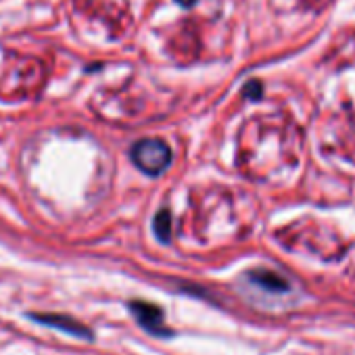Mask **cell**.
Instances as JSON below:
<instances>
[{
    "label": "cell",
    "mask_w": 355,
    "mask_h": 355,
    "mask_svg": "<svg viewBox=\"0 0 355 355\" xmlns=\"http://www.w3.org/2000/svg\"><path fill=\"white\" fill-rule=\"evenodd\" d=\"M249 280L253 284L270 291V293H284V291H288V282L282 276H278L276 272H270V270H255V272L249 274Z\"/></svg>",
    "instance_id": "277c9868"
},
{
    "label": "cell",
    "mask_w": 355,
    "mask_h": 355,
    "mask_svg": "<svg viewBox=\"0 0 355 355\" xmlns=\"http://www.w3.org/2000/svg\"><path fill=\"white\" fill-rule=\"evenodd\" d=\"M175 3H178V5H182V7H193V5L197 3V0H175Z\"/></svg>",
    "instance_id": "52a82bcc"
},
{
    "label": "cell",
    "mask_w": 355,
    "mask_h": 355,
    "mask_svg": "<svg viewBox=\"0 0 355 355\" xmlns=\"http://www.w3.org/2000/svg\"><path fill=\"white\" fill-rule=\"evenodd\" d=\"M130 157H132L134 165L146 175H161L171 163V150L161 138L138 140L132 146Z\"/></svg>",
    "instance_id": "6da1fadb"
},
{
    "label": "cell",
    "mask_w": 355,
    "mask_h": 355,
    "mask_svg": "<svg viewBox=\"0 0 355 355\" xmlns=\"http://www.w3.org/2000/svg\"><path fill=\"white\" fill-rule=\"evenodd\" d=\"M30 320L36 322V324L49 326V328L61 330L65 334H71L76 338H84V340H92L94 338L92 330L86 324H82L76 318H71V315H63V313H30Z\"/></svg>",
    "instance_id": "3957f363"
},
{
    "label": "cell",
    "mask_w": 355,
    "mask_h": 355,
    "mask_svg": "<svg viewBox=\"0 0 355 355\" xmlns=\"http://www.w3.org/2000/svg\"><path fill=\"white\" fill-rule=\"evenodd\" d=\"M153 230L159 243H169L171 241V216L167 209H161L155 220H153Z\"/></svg>",
    "instance_id": "5b68a950"
},
{
    "label": "cell",
    "mask_w": 355,
    "mask_h": 355,
    "mask_svg": "<svg viewBox=\"0 0 355 355\" xmlns=\"http://www.w3.org/2000/svg\"><path fill=\"white\" fill-rule=\"evenodd\" d=\"M130 311L134 315V320L140 324L142 330L155 334V336H169L171 330L165 324V315L163 309L155 303L148 301H130Z\"/></svg>",
    "instance_id": "7a4b0ae2"
},
{
    "label": "cell",
    "mask_w": 355,
    "mask_h": 355,
    "mask_svg": "<svg viewBox=\"0 0 355 355\" xmlns=\"http://www.w3.org/2000/svg\"><path fill=\"white\" fill-rule=\"evenodd\" d=\"M243 94L247 96V98H259L261 96V84L257 82V80H253V82H247L245 84V88H243Z\"/></svg>",
    "instance_id": "8992f818"
}]
</instances>
